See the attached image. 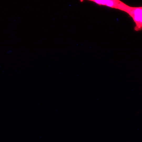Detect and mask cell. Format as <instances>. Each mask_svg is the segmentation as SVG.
Returning a JSON list of instances; mask_svg holds the SVG:
<instances>
[{"label":"cell","mask_w":142,"mask_h":142,"mask_svg":"<svg viewBox=\"0 0 142 142\" xmlns=\"http://www.w3.org/2000/svg\"><path fill=\"white\" fill-rule=\"evenodd\" d=\"M99 5L107 6L110 7L118 9L126 12H129L130 7L119 0H90Z\"/></svg>","instance_id":"1"},{"label":"cell","mask_w":142,"mask_h":142,"mask_svg":"<svg viewBox=\"0 0 142 142\" xmlns=\"http://www.w3.org/2000/svg\"><path fill=\"white\" fill-rule=\"evenodd\" d=\"M133 18L136 24L135 31H141L142 29V7H131L128 13Z\"/></svg>","instance_id":"2"}]
</instances>
